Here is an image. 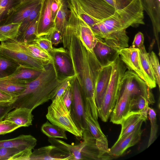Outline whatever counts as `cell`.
Returning <instances> with one entry per match:
<instances>
[{"instance_id": "43", "label": "cell", "mask_w": 160, "mask_h": 160, "mask_svg": "<svg viewBox=\"0 0 160 160\" xmlns=\"http://www.w3.org/2000/svg\"><path fill=\"white\" fill-rule=\"evenodd\" d=\"M51 42L52 45L57 46L62 42V36L61 33L55 27L51 33L46 36Z\"/></svg>"}, {"instance_id": "6", "label": "cell", "mask_w": 160, "mask_h": 160, "mask_svg": "<svg viewBox=\"0 0 160 160\" xmlns=\"http://www.w3.org/2000/svg\"><path fill=\"white\" fill-rule=\"evenodd\" d=\"M48 107L46 116L51 123L58 126L76 138H82L83 131L77 126L64 102L63 96L54 98Z\"/></svg>"}, {"instance_id": "24", "label": "cell", "mask_w": 160, "mask_h": 160, "mask_svg": "<svg viewBox=\"0 0 160 160\" xmlns=\"http://www.w3.org/2000/svg\"><path fill=\"white\" fill-rule=\"evenodd\" d=\"M32 111L26 108H15L7 114L4 120L12 122L20 127H28L32 124L33 117Z\"/></svg>"}, {"instance_id": "35", "label": "cell", "mask_w": 160, "mask_h": 160, "mask_svg": "<svg viewBox=\"0 0 160 160\" xmlns=\"http://www.w3.org/2000/svg\"><path fill=\"white\" fill-rule=\"evenodd\" d=\"M148 114L151 124V131L150 137L148 144L149 147L156 140L157 138L158 125L157 123L156 114L154 110L148 107Z\"/></svg>"}, {"instance_id": "33", "label": "cell", "mask_w": 160, "mask_h": 160, "mask_svg": "<svg viewBox=\"0 0 160 160\" xmlns=\"http://www.w3.org/2000/svg\"><path fill=\"white\" fill-rule=\"evenodd\" d=\"M26 85L16 84L9 82H0V90L15 99L25 90Z\"/></svg>"}, {"instance_id": "17", "label": "cell", "mask_w": 160, "mask_h": 160, "mask_svg": "<svg viewBox=\"0 0 160 160\" xmlns=\"http://www.w3.org/2000/svg\"><path fill=\"white\" fill-rule=\"evenodd\" d=\"M113 61L102 66L97 79L94 96L98 111L101 108L109 82L112 72Z\"/></svg>"}, {"instance_id": "41", "label": "cell", "mask_w": 160, "mask_h": 160, "mask_svg": "<svg viewBox=\"0 0 160 160\" xmlns=\"http://www.w3.org/2000/svg\"><path fill=\"white\" fill-rule=\"evenodd\" d=\"M42 2L33 10L29 16L22 22L18 32H22L27 27L38 15L40 11Z\"/></svg>"}, {"instance_id": "32", "label": "cell", "mask_w": 160, "mask_h": 160, "mask_svg": "<svg viewBox=\"0 0 160 160\" xmlns=\"http://www.w3.org/2000/svg\"><path fill=\"white\" fill-rule=\"evenodd\" d=\"M41 131L49 138H60L67 139L66 131L48 121L44 123L41 127Z\"/></svg>"}, {"instance_id": "47", "label": "cell", "mask_w": 160, "mask_h": 160, "mask_svg": "<svg viewBox=\"0 0 160 160\" xmlns=\"http://www.w3.org/2000/svg\"><path fill=\"white\" fill-rule=\"evenodd\" d=\"M14 108L12 105H0V122L4 120L7 114Z\"/></svg>"}, {"instance_id": "14", "label": "cell", "mask_w": 160, "mask_h": 160, "mask_svg": "<svg viewBox=\"0 0 160 160\" xmlns=\"http://www.w3.org/2000/svg\"><path fill=\"white\" fill-rule=\"evenodd\" d=\"M142 124H140L132 132L118 138L113 146L109 149V154L113 159L121 156L128 148L140 141L142 133Z\"/></svg>"}, {"instance_id": "15", "label": "cell", "mask_w": 160, "mask_h": 160, "mask_svg": "<svg viewBox=\"0 0 160 160\" xmlns=\"http://www.w3.org/2000/svg\"><path fill=\"white\" fill-rule=\"evenodd\" d=\"M52 0L42 1L37 28V37L50 34L55 27L51 5Z\"/></svg>"}, {"instance_id": "26", "label": "cell", "mask_w": 160, "mask_h": 160, "mask_svg": "<svg viewBox=\"0 0 160 160\" xmlns=\"http://www.w3.org/2000/svg\"><path fill=\"white\" fill-rule=\"evenodd\" d=\"M120 90H125L133 98L141 94L134 72L129 70L126 71L121 81Z\"/></svg>"}, {"instance_id": "13", "label": "cell", "mask_w": 160, "mask_h": 160, "mask_svg": "<svg viewBox=\"0 0 160 160\" xmlns=\"http://www.w3.org/2000/svg\"><path fill=\"white\" fill-rule=\"evenodd\" d=\"M85 120L89 130L95 139L99 149L103 153L109 154L106 137L102 131L98 121L92 117L90 106L87 102L85 103Z\"/></svg>"}, {"instance_id": "7", "label": "cell", "mask_w": 160, "mask_h": 160, "mask_svg": "<svg viewBox=\"0 0 160 160\" xmlns=\"http://www.w3.org/2000/svg\"><path fill=\"white\" fill-rule=\"evenodd\" d=\"M0 55L19 65L28 67L41 71L45 69L46 64L24 53L9 40L1 42Z\"/></svg>"}, {"instance_id": "45", "label": "cell", "mask_w": 160, "mask_h": 160, "mask_svg": "<svg viewBox=\"0 0 160 160\" xmlns=\"http://www.w3.org/2000/svg\"><path fill=\"white\" fill-rule=\"evenodd\" d=\"M15 100V99L12 97L0 90V105H11Z\"/></svg>"}, {"instance_id": "44", "label": "cell", "mask_w": 160, "mask_h": 160, "mask_svg": "<svg viewBox=\"0 0 160 160\" xmlns=\"http://www.w3.org/2000/svg\"><path fill=\"white\" fill-rule=\"evenodd\" d=\"M64 102L68 110L70 111L72 100V94L71 85L68 88L63 96Z\"/></svg>"}, {"instance_id": "11", "label": "cell", "mask_w": 160, "mask_h": 160, "mask_svg": "<svg viewBox=\"0 0 160 160\" xmlns=\"http://www.w3.org/2000/svg\"><path fill=\"white\" fill-rule=\"evenodd\" d=\"M58 77L66 78L74 76V73L71 60L67 51L63 47L53 48L50 53Z\"/></svg>"}, {"instance_id": "20", "label": "cell", "mask_w": 160, "mask_h": 160, "mask_svg": "<svg viewBox=\"0 0 160 160\" xmlns=\"http://www.w3.org/2000/svg\"><path fill=\"white\" fill-rule=\"evenodd\" d=\"M42 72L28 67L19 65L12 74L6 78H0V82L26 85L37 78Z\"/></svg>"}, {"instance_id": "49", "label": "cell", "mask_w": 160, "mask_h": 160, "mask_svg": "<svg viewBox=\"0 0 160 160\" xmlns=\"http://www.w3.org/2000/svg\"><path fill=\"white\" fill-rule=\"evenodd\" d=\"M115 2H116L118 1V0H113Z\"/></svg>"}, {"instance_id": "46", "label": "cell", "mask_w": 160, "mask_h": 160, "mask_svg": "<svg viewBox=\"0 0 160 160\" xmlns=\"http://www.w3.org/2000/svg\"><path fill=\"white\" fill-rule=\"evenodd\" d=\"M144 37L141 32H138L135 36L131 46L132 48H138L143 45Z\"/></svg>"}, {"instance_id": "12", "label": "cell", "mask_w": 160, "mask_h": 160, "mask_svg": "<svg viewBox=\"0 0 160 160\" xmlns=\"http://www.w3.org/2000/svg\"><path fill=\"white\" fill-rule=\"evenodd\" d=\"M118 53L128 69L134 72L148 86V80L142 66L139 49L130 47L121 49Z\"/></svg>"}, {"instance_id": "31", "label": "cell", "mask_w": 160, "mask_h": 160, "mask_svg": "<svg viewBox=\"0 0 160 160\" xmlns=\"http://www.w3.org/2000/svg\"><path fill=\"white\" fill-rule=\"evenodd\" d=\"M21 23H11L0 25V41H14Z\"/></svg>"}, {"instance_id": "5", "label": "cell", "mask_w": 160, "mask_h": 160, "mask_svg": "<svg viewBox=\"0 0 160 160\" xmlns=\"http://www.w3.org/2000/svg\"><path fill=\"white\" fill-rule=\"evenodd\" d=\"M127 68L118 53L113 61L109 82L101 108L98 111V117L104 122L108 120L115 106L121 81Z\"/></svg>"}, {"instance_id": "3", "label": "cell", "mask_w": 160, "mask_h": 160, "mask_svg": "<svg viewBox=\"0 0 160 160\" xmlns=\"http://www.w3.org/2000/svg\"><path fill=\"white\" fill-rule=\"evenodd\" d=\"M68 3L93 32L100 28L116 26L126 12L125 8L117 9L105 0H68Z\"/></svg>"}, {"instance_id": "4", "label": "cell", "mask_w": 160, "mask_h": 160, "mask_svg": "<svg viewBox=\"0 0 160 160\" xmlns=\"http://www.w3.org/2000/svg\"><path fill=\"white\" fill-rule=\"evenodd\" d=\"M82 141L77 145H72L56 138H49L51 145L71 154L73 160H108L112 159L110 155L105 153L98 148L95 139L88 128L83 131Z\"/></svg>"}, {"instance_id": "1", "label": "cell", "mask_w": 160, "mask_h": 160, "mask_svg": "<svg viewBox=\"0 0 160 160\" xmlns=\"http://www.w3.org/2000/svg\"><path fill=\"white\" fill-rule=\"evenodd\" d=\"M63 48L71 60L75 77L81 87L85 102L92 113L98 112L94 92L98 76L102 67L94 53L89 51L67 23L62 34Z\"/></svg>"}, {"instance_id": "50", "label": "cell", "mask_w": 160, "mask_h": 160, "mask_svg": "<svg viewBox=\"0 0 160 160\" xmlns=\"http://www.w3.org/2000/svg\"><path fill=\"white\" fill-rule=\"evenodd\" d=\"M21 1H24V0H21Z\"/></svg>"}, {"instance_id": "40", "label": "cell", "mask_w": 160, "mask_h": 160, "mask_svg": "<svg viewBox=\"0 0 160 160\" xmlns=\"http://www.w3.org/2000/svg\"><path fill=\"white\" fill-rule=\"evenodd\" d=\"M21 1V0H0V7L3 11V13L0 17V21L4 19L11 9Z\"/></svg>"}, {"instance_id": "48", "label": "cell", "mask_w": 160, "mask_h": 160, "mask_svg": "<svg viewBox=\"0 0 160 160\" xmlns=\"http://www.w3.org/2000/svg\"><path fill=\"white\" fill-rule=\"evenodd\" d=\"M59 6V0H52L51 3V7L52 16L54 22L57 12Z\"/></svg>"}, {"instance_id": "9", "label": "cell", "mask_w": 160, "mask_h": 160, "mask_svg": "<svg viewBox=\"0 0 160 160\" xmlns=\"http://www.w3.org/2000/svg\"><path fill=\"white\" fill-rule=\"evenodd\" d=\"M71 88L72 100L70 112L77 126L83 131L88 128L85 120V102L81 87L75 76L72 80Z\"/></svg>"}, {"instance_id": "28", "label": "cell", "mask_w": 160, "mask_h": 160, "mask_svg": "<svg viewBox=\"0 0 160 160\" xmlns=\"http://www.w3.org/2000/svg\"><path fill=\"white\" fill-rule=\"evenodd\" d=\"M59 6L55 19V28L62 34L70 13L68 0H59Z\"/></svg>"}, {"instance_id": "22", "label": "cell", "mask_w": 160, "mask_h": 160, "mask_svg": "<svg viewBox=\"0 0 160 160\" xmlns=\"http://www.w3.org/2000/svg\"><path fill=\"white\" fill-rule=\"evenodd\" d=\"M144 10L151 21L154 35L159 41L160 32V0H141Z\"/></svg>"}, {"instance_id": "23", "label": "cell", "mask_w": 160, "mask_h": 160, "mask_svg": "<svg viewBox=\"0 0 160 160\" xmlns=\"http://www.w3.org/2000/svg\"><path fill=\"white\" fill-rule=\"evenodd\" d=\"M9 41L24 53L40 60L45 64L53 63V58L51 54L42 50L35 43L18 42L12 40Z\"/></svg>"}, {"instance_id": "42", "label": "cell", "mask_w": 160, "mask_h": 160, "mask_svg": "<svg viewBox=\"0 0 160 160\" xmlns=\"http://www.w3.org/2000/svg\"><path fill=\"white\" fill-rule=\"evenodd\" d=\"M20 127L14 122L4 120L0 122V135L10 133Z\"/></svg>"}, {"instance_id": "34", "label": "cell", "mask_w": 160, "mask_h": 160, "mask_svg": "<svg viewBox=\"0 0 160 160\" xmlns=\"http://www.w3.org/2000/svg\"><path fill=\"white\" fill-rule=\"evenodd\" d=\"M19 65L0 55V78L12 74Z\"/></svg>"}, {"instance_id": "10", "label": "cell", "mask_w": 160, "mask_h": 160, "mask_svg": "<svg viewBox=\"0 0 160 160\" xmlns=\"http://www.w3.org/2000/svg\"><path fill=\"white\" fill-rule=\"evenodd\" d=\"M42 0L22 1L8 12L2 20L3 23L2 25L11 23H22Z\"/></svg>"}, {"instance_id": "29", "label": "cell", "mask_w": 160, "mask_h": 160, "mask_svg": "<svg viewBox=\"0 0 160 160\" xmlns=\"http://www.w3.org/2000/svg\"><path fill=\"white\" fill-rule=\"evenodd\" d=\"M39 14L32 22L21 32H18L14 41L22 42L32 43L37 38V28Z\"/></svg>"}, {"instance_id": "18", "label": "cell", "mask_w": 160, "mask_h": 160, "mask_svg": "<svg viewBox=\"0 0 160 160\" xmlns=\"http://www.w3.org/2000/svg\"><path fill=\"white\" fill-rule=\"evenodd\" d=\"M133 97L124 90H120L115 106L111 114L110 121L120 124L123 118L131 111V100Z\"/></svg>"}, {"instance_id": "36", "label": "cell", "mask_w": 160, "mask_h": 160, "mask_svg": "<svg viewBox=\"0 0 160 160\" xmlns=\"http://www.w3.org/2000/svg\"><path fill=\"white\" fill-rule=\"evenodd\" d=\"M135 77L140 89L141 94L147 101L149 105L155 103V100L151 89L135 73Z\"/></svg>"}, {"instance_id": "39", "label": "cell", "mask_w": 160, "mask_h": 160, "mask_svg": "<svg viewBox=\"0 0 160 160\" xmlns=\"http://www.w3.org/2000/svg\"><path fill=\"white\" fill-rule=\"evenodd\" d=\"M46 52L49 53L52 50L53 48L51 41L46 36L37 38L33 42Z\"/></svg>"}, {"instance_id": "8", "label": "cell", "mask_w": 160, "mask_h": 160, "mask_svg": "<svg viewBox=\"0 0 160 160\" xmlns=\"http://www.w3.org/2000/svg\"><path fill=\"white\" fill-rule=\"evenodd\" d=\"M69 8L70 13L67 23L86 48L91 52L94 53L93 49L98 38L90 27L76 14L69 5Z\"/></svg>"}, {"instance_id": "27", "label": "cell", "mask_w": 160, "mask_h": 160, "mask_svg": "<svg viewBox=\"0 0 160 160\" xmlns=\"http://www.w3.org/2000/svg\"><path fill=\"white\" fill-rule=\"evenodd\" d=\"M138 49L142 66L148 80V87L151 89L155 88L157 84L150 62L149 53L147 52L144 45Z\"/></svg>"}, {"instance_id": "19", "label": "cell", "mask_w": 160, "mask_h": 160, "mask_svg": "<svg viewBox=\"0 0 160 160\" xmlns=\"http://www.w3.org/2000/svg\"><path fill=\"white\" fill-rule=\"evenodd\" d=\"M148 109L139 111H131L123 119L120 124L121 129L118 138L134 131L148 119Z\"/></svg>"}, {"instance_id": "21", "label": "cell", "mask_w": 160, "mask_h": 160, "mask_svg": "<svg viewBox=\"0 0 160 160\" xmlns=\"http://www.w3.org/2000/svg\"><path fill=\"white\" fill-rule=\"evenodd\" d=\"M37 140L30 135H21L11 139L0 140V147L16 148L24 152L32 153Z\"/></svg>"}, {"instance_id": "37", "label": "cell", "mask_w": 160, "mask_h": 160, "mask_svg": "<svg viewBox=\"0 0 160 160\" xmlns=\"http://www.w3.org/2000/svg\"><path fill=\"white\" fill-rule=\"evenodd\" d=\"M149 104L141 93L138 95L132 98L131 100L130 108L131 111H139L148 109Z\"/></svg>"}, {"instance_id": "25", "label": "cell", "mask_w": 160, "mask_h": 160, "mask_svg": "<svg viewBox=\"0 0 160 160\" xmlns=\"http://www.w3.org/2000/svg\"><path fill=\"white\" fill-rule=\"evenodd\" d=\"M94 52L102 66L112 62L118 53L108 45L104 41L98 38L93 49Z\"/></svg>"}, {"instance_id": "30", "label": "cell", "mask_w": 160, "mask_h": 160, "mask_svg": "<svg viewBox=\"0 0 160 160\" xmlns=\"http://www.w3.org/2000/svg\"><path fill=\"white\" fill-rule=\"evenodd\" d=\"M31 154L16 148L0 147V160H29Z\"/></svg>"}, {"instance_id": "38", "label": "cell", "mask_w": 160, "mask_h": 160, "mask_svg": "<svg viewBox=\"0 0 160 160\" xmlns=\"http://www.w3.org/2000/svg\"><path fill=\"white\" fill-rule=\"evenodd\" d=\"M150 62L155 77L156 84L160 88V68L158 58L153 51L149 53Z\"/></svg>"}, {"instance_id": "2", "label": "cell", "mask_w": 160, "mask_h": 160, "mask_svg": "<svg viewBox=\"0 0 160 160\" xmlns=\"http://www.w3.org/2000/svg\"><path fill=\"white\" fill-rule=\"evenodd\" d=\"M67 78H59L54 63H48L37 78L27 83L24 91L12 105L14 108H26L33 110L52 100L59 87Z\"/></svg>"}, {"instance_id": "16", "label": "cell", "mask_w": 160, "mask_h": 160, "mask_svg": "<svg viewBox=\"0 0 160 160\" xmlns=\"http://www.w3.org/2000/svg\"><path fill=\"white\" fill-rule=\"evenodd\" d=\"M29 160H73V158L69 153L51 145L34 150Z\"/></svg>"}]
</instances>
